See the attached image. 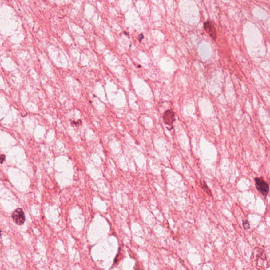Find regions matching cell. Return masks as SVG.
Instances as JSON below:
<instances>
[{
	"label": "cell",
	"mask_w": 270,
	"mask_h": 270,
	"mask_svg": "<svg viewBox=\"0 0 270 270\" xmlns=\"http://www.w3.org/2000/svg\"><path fill=\"white\" fill-rule=\"evenodd\" d=\"M254 180H255V186L257 191L261 193V194L263 196L266 197L267 195L268 194L270 189L268 184L263 180V178L262 177L255 178Z\"/></svg>",
	"instance_id": "obj_1"
},
{
	"label": "cell",
	"mask_w": 270,
	"mask_h": 270,
	"mask_svg": "<svg viewBox=\"0 0 270 270\" xmlns=\"http://www.w3.org/2000/svg\"><path fill=\"white\" fill-rule=\"evenodd\" d=\"M175 113L172 109L167 110L163 113V121L165 125L170 127V129H172L173 123L175 121Z\"/></svg>",
	"instance_id": "obj_2"
},
{
	"label": "cell",
	"mask_w": 270,
	"mask_h": 270,
	"mask_svg": "<svg viewBox=\"0 0 270 270\" xmlns=\"http://www.w3.org/2000/svg\"><path fill=\"white\" fill-rule=\"evenodd\" d=\"M12 218L13 219V221L19 225L24 224L26 220L24 212L20 208L15 209L13 212L12 214Z\"/></svg>",
	"instance_id": "obj_3"
},
{
	"label": "cell",
	"mask_w": 270,
	"mask_h": 270,
	"mask_svg": "<svg viewBox=\"0 0 270 270\" xmlns=\"http://www.w3.org/2000/svg\"><path fill=\"white\" fill-rule=\"evenodd\" d=\"M204 29L212 39L214 40H216L217 38L216 31L214 26L211 21L207 20L206 22L204 23Z\"/></svg>",
	"instance_id": "obj_4"
},
{
	"label": "cell",
	"mask_w": 270,
	"mask_h": 270,
	"mask_svg": "<svg viewBox=\"0 0 270 270\" xmlns=\"http://www.w3.org/2000/svg\"><path fill=\"white\" fill-rule=\"evenodd\" d=\"M201 184L202 188L203 189L204 191H205L206 193H207V194L212 195L211 191L209 190V189H208V187H207V185H206L205 181H201Z\"/></svg>",
	"instance_id": "obj_5"
},
{
	"label": "cell",
	"mask_w": 270,
	"mask_h": 270,
	"mask_svg": "<svg viewBox=\"0 0 270 270\" xmlns=\"http://www.w3.org/2000/svg\"><path fill=\"white\" fill-rule=\"evenodd\" d=\"M243 226L245 229H249L250 228V224L249 222H248V220H243Z\"/></svg>",
	"instance_id": "obj_6"
},
{
	"label": "cell",
	"mask_w": 270,
	"mask_h": 270,
	"mask_svg": "<svg viewBox=\"0 0 270 270\" xmlns=\"http://www.w3.org/2000/svg\"><path fill=\"white\" fill-rule=\"evenodd\" d=\"M5 158H6V156L4 155H1V163H3V161H4V159H5Z\"/></svg>",
	"instance_id": "obj_7"
}]
</instances>
